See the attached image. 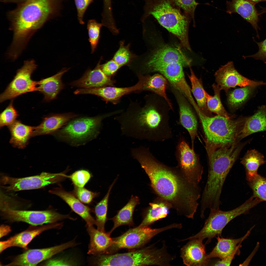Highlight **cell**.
Segmentation results:
<instances>
[{
    "label": "cell",
    "mask_w": 266,
    "mask_h": 266,
    "mask_svg": "<svg viewBox=\"0 0 266 266\" xmlns=\"http://www.w3.org/2000/svg\"><path fill=\"white\" fill-rule=\"evenodd\" d=\"M62 226V223L50 224L18 233L7 240L0 242V253L7 248L11 247H17L27 249L28 244L35 237L42 232L50 229L61 228Z\"/></svg>",
    "instance_id": "22"
},
{
    "label": "cell",
    "mask_w": 266,
    "mask_h": 266,
    "mask_svg": "<svg viewBox=\"0 0 266 266\" xmlns=\"http://www.w3.org/2000/svg\"><path fill=\"white\" fill-rule=\"evenodd\" d=\"M121 67L112 59L100 65L101 69L103 72L110 77L114 75Z\"/></svg>",
    "instance_id": "48"
},
{
    "label": "cell",
    "mask_w": 266,
    "mask_h": 266,
    "mask_svg": "<svg viewBox=\"0 0 266 266\" xmlns=\"http://www.w3.org/2000/svg\"><path fill=\"white\" fill-rule=\"evenodd\" d=\"M266 163L264 155L255 149L248 150L241 159V163L246 171L247 180L249 182L258 175L259 167Z\"/></svg>",
    "instance_id": "33"
},
{
    "label": "cell",
    "mask_w": 266,
    "mask_h": 266,
    "mask_svg": "<svg viewBox=\"0 0 266 266\" xmlns=\"http://www.w3.org/2000/svg\"><path fill=\"white\" fill-rule=\"evenodd\" d=\"M69 178L76 187H83L90 179L91 175L87 171L81 170L75 171Z\"/></svg>",
    "instance_id": "44"
},
{
    "label": "cell",
    "mask_w": 266,
    "mask_h": 266,
    "mask_svg": "<svg viewBox=\"0 0 266 266\" xmlns=\"http://www.w3.org/2000/svg\"><path fill=\"white\" fill-rule=\"evenodd\" d=\"M178 223H174L159 228L139 226L131 228L117 237L112 238L113 243L105 254H112L122 249H135L143 246L154 237L163 232L178 229Z\"/></svg>",
    "instance_id": "11"
},
{
    "label": "cell",
    "mask_w": 266,
    "mask_h": 266,
    "mask_svg": "<svg viewBox=\"0 0 266 266\" xmlns=\"http://www.w3.org/2000/svg\"><path fill=\"white\" fill-rule=\"evenodd\" d=\"M139 203V198L132 195L128 203L118 211L116 215L110 219L114 223L113 227L109 232L110 234L120 226L133 225V213L135 207Z\"/></svg>",
    "instance_id": "34"
},
{
    "label": "cell",
    "mask_w": 266,
    "mask_h": 266,
    "mask_svg": "<svg viewBox=\"0 0 266 266\" xmlns=\"http://www.w3.org/2000/svg\"><path fill=\"white\" fill-rule=\"evenodd\" d=\"M75 195L78 199L82 203L88 204L97 195V193H94L83 187L76 186L75 189Z\"/></svg>",
    "instance_id": "47"
},
{
    "label": "cell",
    "mask_w": 266,
    "mask_h": 266,
    "mask_svg": "<svg viewBox=\"0 0 266 266\" xmlns=\"http://www.w3.org/2000/svg\"><path fill=\"white\" fill-rule=\"evenodd\" d=\"M266 131V105L259 107L252 115L247 117L239 137L240 141L253 133Z\"/></svg>",
    "instance_id": "31"
},
{
    "label": "cell",
    "mask_w": 266,
    "mask_h": 266,
    "mask_svg": "<svg viewBox=\"0 0 266 266\" xmlns=\"http://www.w3.org/2000/svg\"><path fill=\"white\" fill-rule=\"evenodd\" d=\"M11 231L10 226L4 225H1L0 227V238L7 235Z\"/></svg>",
    "instance_id": "52"
},
{
    "label": "cell",
    "mask_w": 266,
    "mask_h": 266,
    "mask_svg": "<svg viewBox=\"0 0 266 266\" xmlns=\"http://www.w3.org/2000/svg\"><path fill=\"white\" fill-rule=\"evenodd\" d=\"M138 79L142 85V91H147L154 93L163 97L168 105L173 109L172 104L167 97L166 89L167 84V80L161 75L155 74L153 75H137Z\"/></svg>",
    "instance_id": "28"
},
{
    "label": "cell",
    "mask_w": 266,
    "mask_h": 266,
    "mask_svg": "<svg viewBox=\"0 0 266 266\" xmlns=\"http://www.w3.org/2000/svg\"><path fill=\"white\" fill-rule=\"evenodd\" d=\"M261 202L253 195L243 204L232 210L224 211L219 209L210 211L201 230L185 240L197 239L203 240L206 239V243L208 244L214 238L221 235L223 229L230 221L239 216L248 213L251 209Z\"/></svg>",
    "instance_id": "9"
},
{
    "label": "cell",
    "mask_w": 266,
    "mask_h": 266,
    "mask_svg": "<svg viewBox=\"0 0 266 266\" xmlns=\"http://www.w3.org/2000/svg\"><path fill=\"white\" fill-rule=\"evenodd\" d=\"M77 245L74 241L72 240L49 248L29 249L17 256L12 262L6 266H35L40 262Z\"/></svg>",
    "instance_id": "17"
},
{
    "label": "cell",
    "mask_w": 266,
    "mask_h": 266,
    "mask_svg": "<svg viewBox=\"0 0 266 266\" xmlns=\"http://www.w3.org/2000/svg\"><path fill=\"white\" fill-rule=\"evenodd\" d=\"M2 205L1 209L2 214L6 218L13 221L25 222L33 225L54 223L66 219H75L69 215L61 214L51 210H20L12 208L6 203Z\"/></svg>",
    "instance_id": "14"
},
{
    "label": "cell",
    "mask_w": 266,
    "mask_h": 266,
    "mask_svg": "<svg viewBox=\"0 0 266 266\" xmlns=\"http://www.w3.org/2000/svg\"><path fill=\"white\" fill-rule=\"evenodd\" d=\"M254 87L246 86L236 89L230 93L228 97L229 105L234 108L237 107L243 104L252 93Z\"/></svg>",
    "instance_id": "39"
},
{
    "label": "cell",
    "mask_w": 266,
    "mask_h": 266,
    "mask_svg": "<svg viewBox=\"0 0 266 266\" xmlns=\"http://www.w3.org/2000/svg\"><path fill=\"white\" fill-rule=\"evenodd\" d=\"M49 192L63 200L74 212L84 220L86 226L96 225V220L91 214L90 209L83 204L72 194L60 188H55L50 190Z\"/></svg>",
    "instance_id": "25"
},
{
    "label": "cell",
    "mask_w": 266,
    "mask_h": 266,
    "mask_svg": "<svg viewBox=\"0 0 266 266\" xmlns=\"http://www.w3.org/2000/svg\"><path fill=\"white\" fill-rule=\"evenodd\" d=\"M86 227L90 238L88 253L95 256L105 254L113 243L111 234L96 229L93 225Z\"/></svg>",
    "instance_id": "26"
},
{
    "label": "cell",
    "mask_w": 266,
    "mask_h": 266,
    "mask_svg": "<svg viewBox=\"0 0 266 266\" xmlns=\"http://www.w3.org/2000/svg\"><path fill=\"white\" fill-rule=\"evenodd\" d=\"M103 25L94 19L88 20L87 24L89 41L90 44L91 53H93L97 47L100 37L101 29Z\"/></svg>",
    "instance_id": "40"
},
{
    "label": "cell",
    "mask_w": 266,
    "mask_h": 266,
    "mask_svg": "<svg viewBox=\"0 0 266 266\" xmlns=\"http://www.w3.org/2000/svg\"><path fill=\"white\" fill-rule=\"evenodd\" d=\"M191 62L179 49L167 46L155 50L144 58L137 55L129 67L137 75H144L152 72L156 67L166 64L179 63L185 66H190Z\"/></svg>",
    "instance_id": "10"
},
{
    "label": "cell",
    "mask_w": 266,
    "mask_h": 266,
    "mask_svg": "<svg viewBox=\"0 0 266 266\" xmlns=\"http://www.w3.org/2000/svg\"><path fill=\"white\" fill-rule=\"evenodd\" d=\"M68 70L65 68L55 75L38 81L37 91L44 95V100L49 101L56 98L64 87L62 77Z\"/></svg>",
    "instance_id": "27"
},
{
    "label": "cell",
    "mask_w": 266,
    "mask_h": 266,
    "mask_svg": "<svg viewBox=\"0 0 266 266\" xmlns=\"http://www.w3.org/2000/svg\"><path fill=\"white\" fill-rule=\"evenodd\" d=\"M18 115V112L13 105L12 100L0 114V128L8 126L13 124L16 120Z\"/></svg>",
    "instance_id": "42"
},
{
    "label": "cell",
    "mask_w": 266,
    "mask_h": 266,
    "mask_svg": "<svg viewBox=\"0 0 266 266\" xmlns=\"http://www.w3.org/2000/svg\"><path fill=\"white\" fill-rule=\"evenodd\" d=\"M37 67L33 60L26 61L17 71L12 81L0 96V102L13 100L23 94L37 91L38 81L33 80L31 75Z\"/></svg>",
    "instance_id": "13"
},
{
    "label": "cell",
    "mask_w": 266,
    "mask_h": 266,
    "mask_svg": "<svg viewBox=\"0 0 266 266\" xmlns=\"http://www.w3.org/2000/svg\"><path fill=\"white\" fill-rule=\"evenodd\" d=\"M94 258L93 264L98 266H167L172 260L165 243L160 247L152 245L126 253L98 255Z\"/></svg>",
    "instance_id": "7"
},
{
    "label": "cell",
    "mask_w": 266,
    "mask_h": 266,
    "mask_svg": "<svg viewBox=\"0 0 266 266\" xmlns=\"http://www.w3.org/2000/svg\"><path fill=\"white\" fill-rule=\"evenodd\" d=\"M71 264L64 259H54L48 261L45 264L46 266H70Z\"/></svg>",
    "instance_id": "51"
},
{
    "label": "cell",
    "mask_w": 266,
    "mask_h": 266,
    "mask_svg": "<svg viewBox=\"0 0 266 266\" xmlns=\"http://www.w3.org/2000/svg\"><path fill=\"white\" fill-rule=\"evenodd\" d=\"M130 44L125 45L124 40L120 41L119 48L112 58L121 67L126 65L128 66L137 56L130 51Z\"/></svg>",
    "instance_id": "38"
},
{
    "label": "cell",
    "mask_w": 266,
    "mask_h": 266,
    "mask_svg": "<svg viewBox=\"0 0 266 266\" xmlns=\"http://www.w3.org/2000/svg\"><path fill=\"white\" fill-rule=\"evenodd\" d=\"M64 0H30L9 12L12 45L23 48L32 34L50 18L60 15Z\"/></svg>",
    "instance_id": "3"
},
{
    "label": "cell",
    "mask_w": 266,
    "mask_h": 266,
    "mask_svg": "<svg viewBox=\"0 0 266 266\" xmlns=\"http://www.w3.org/2000/svg\"><path fill=\"white\" fill-rule=\"evenodd\" d=\"M116 179H115L110 186L104 197L97 204L95 207L96 225L97 227V229L100 231H105V226L107 220V213L109 197L111 189Z\"/></svg>",
    "instance_id": "37"
},
{
    "label": "cell",
    "mask_w": 266,
    "mask_h": 266,
    "mask_svg": "<svg viewBox=\"0 0 266 266\" xmlns=\"http://www.w3.org/2000/svg\"><path fill=\"white\" fill-rule=\"evenodd\" d=\"M217 85L221 90L227 92L237 86L254 87L266 85V82L256 81L248 79L240 74L235 69L233 62L230 61L219 68L215 74Z\"/></svg>",
    "instance_id": "16"
},
{
    "label": "cell",
    "mask_w": 266,
    "mask_h": 266,
    "mask_svg": "<svg viewBox=\"0 0 266 266\" xmlns=\"http://www.w3.org/2000/svg\"><path fill=\"white\" fill-rule=\"evenodd\" d=\"M175 4L194 22L195 12L199 3L195 0H173Z\"/></svg>",
    "instance_id": "43"
},
{
    "label": "cell",
    "mask_w": 266,
    "mask_h": 266,
    "mask_svg": "<svg viewBox=\"0 0 266 266\" xmlns=\"http://www.w3.org/2000/svg\"><path fill=\"white\" fill-rule=\"evenodd\" d=\"M248 141L220 148L216 150L209 159V168L206 183L201 196L207 203L217 204L221 202L220 197L224 184L232 167Z\"/></svg>",
    "instance_id": "4"
},
{
    "label": "cell",
    "mask_w": 266,
    "mask_h": 266,
    "mask_svg": "<svg viewBox=\"0 0 266 266\" xmlns=\"http://www.w3.org/2000/svg\"><path fill=\"white\" fill-rule=\"evenodd\" d=\"M142 85L138 81L135 84L130 87H117L114 86L88 88H81L74 92L75 94H89L94 95L101 97L106 102L114 104L117 103L123 96L133 93L141 92Z\"/></svg>",
    "instance_id": "18"
},
{
    "label": "cell",
    "mask_w": 266,
    "mask_h": 266,
    "mask_svg": "<svg viewBox=\"0 0 266 266\" xmlns=\"http://www.w3.org/2000/svg\"><path fill=\"white\" fill-rule=\"evenodd\" d=\"M241 243L239 244L234 250L226 258L216 261L212 264L211 265L215 266H230L235 255L239 252V249L241 247Z\"/></svg>",
    "instance_id": "50"
},
{
    "label": "cell",
    "mask_w": 266,
    "mask_h": 266,
    "mask_svg": "<svg viewBox=\"0 0 266 266\" xmlns=\"http://www.w3.org/2000/svg\"><path fill=\"white\" fill-rule=\"evenodd\" d=\"M142 106L131 103L115 119L120 124L122 134L140 139L162 142L172 138V131L166 113L158 110L149 101Z\"/></svg>",
    "instance_id": "2"
},
{
    "label": "cell",
    "mask_w": 266,
    "mask_h": 266,
    "mask_svg": "<svg viewBox=\"0 0 266 266\" xmlns=\"http://www.w3.org/2000/svg\"><path fill=\"white\" fill-rule=\"evenodd\" d=\"M4 2H13L20 3V4L30 0H1Z\"/></svg>",
    "instance_id": "53"
},
{
    "label": "cell",
    "mask_w": 266,
    "mask_h": 266,
    "mask_svg": "<svg viewBox=\"0 0 266 266\" xmlns=\"http://www.w3.org/2000/svg\"><path fill=\"white\" fill-rule=\"evenodd\" d=\"M149 204L150 206L138 226L140 227L148 226L156 221L165 217L169 210L172 208L167 202L158 197L154 202L149 203Z\"/></svg>",
    "instance_id": "32"
},
{
    "label": "cell",
    "mask_w": 266,
    "mask_h": 266,
    "mask_svg": "<svg viewBox=\"0 0 266 266\" xmlns=\"http://www.w3.org/2000/svg\"><path fill=\"white\" fill-rule=\"evenodd\" d=\"M103 6L101 14V22L103 23L110 25L115 22L113 15L111 0H103Z\"/></svg>",
    "instance_id": "45"
},
{
    "label": "cell",
    "mask_w": 266,
    "mask_h": 266,
    "mask_svg": "<svg viewBox=\"0 0 266 266\" xmlns=\"http://www.w3.org/2000/svg\"><path fill=\"white\" fill-rule=\"evenodd\" d=\"M255 4L260 2L266 1V0H248Z\"/></svg>",
    "instance_id": "54"
},
{
    "label": "cell",
    "mask_w": 266,
    "mask_h": 266,
    "mask_svg": "<svg viewBox=\"0 0 266 266\" xmlns=\"http://www.w3.org/2000/svg\"><path fill=\"white\" fill-rule=\"evenodd\" d=\"M248 183L253 191V195L262 201H266V178L258 174Z\"/></svg>",
    "instance_id": "41"
},
{
    "label": "cell",
    "mask_w": 266,
    "mask_h": 266,
    "mask_svg": "<svg viewBox=\"0 0 266 266\" xmlns=\"http://www.w3.org/2000/svg\"><path fill=\"white\" fill-rule=\"evenodd\" d=\"M133 157L147 174L158 197L169 203L178 215L193 219L201 196L199 186L189 183L177 166L170 167L160 161L148 148L137 149Z\"/></svg>",
    "instance_id": "1"
},
{
    "label": "cell",
    "mask_w": 266,
    "mask_h": 266,
    "mask_svg": "<svg viewBox=\"0 0 266 266\" xmlns=\"http://www.w3.org/2000/svg\"><path fill=\"white\" fill-rule=\"evenodd\" d=\"M196 111L203 130L209 159L216 150L240 142L239 137L247 117L234 119L218 115L210 116L199 107Z\"/></svg>",
    "instance_id": "5"
},
{
    "label": "cell",
    "mask_w": 266,
    "mask_h": 266,
    "mask_svg": "<svg viewBox=\"0 0 266 266\" xmlns=\"http://www.w3.org/2000/svg\"><path fill=\"white\" fill-rule=\"evenodd\" d=\"M144 0L142 21L152 16L161 26L178 38L184 48L191 51L188 37L190 18L182 12L173 0Z\"/></svg>",
    "instance_id": "6"
},
{
    "label": "cell",
    "mask_w": 266,
    "mask_h": 266,
    "mask_svg": "<svg viewBox=\"0 0 266 266\" xmlns=\"http://www.w3.org/2000/svg\"><path fill=\"white\" fill-rule=\"evenodd\" d=\"M190 74L188 75L191 85V91L197 101V105L201 110L206 115H208V110L206 104V99L202 84L199 79L195 75L193 71L190 66Z\"/></svg>",
    "instance_id": "36"
},
{
    "label": "cell",
    "mask_w": 266,
    "mask_h": 266,
    "mask_svg": "<svg viewBox=\"0 0 266 266\" xmlns=\"http://www.w3.org/2000/svg\"><path fill=\"white\" fill-rule=\"evenodd\" d=\"M172 88L179 107V123L188 132L191 138V148L194 149L195 140L198 135L196 118L186 98L178 90L173 87Z\"/></svg>",
    "instance_id": "19"
},
{
    "label": "cell",
    "mask_w": 266,
    "mask_h": 266,
    "mask_svg": "<svg viewBox=\"0 0 266 266\" xmlns=\"http://www.w3.org/2000/svg\"><path fill=\"white\" fill-rule=\"evenodd\" d=\"M226 12L230 15L237 13L250 23L258 34V14L255 4L248 0L227 1Z\"/></svg>",
    "instance_id": "24"
},
{
    "label": "cell",
    "mask_w": 266,
    "mask_h": 266,
    "mask_svg": "<svg viewBox=\"0 0 266 266\" xmlns=\"http://www.w3.org/2000/svg\"><path fill=\"white\" fill-rule=\"evenodd\" d=\"M256 43L259 48L258 51L247 57H252L256 60H260L266 63V38L262 41Z\"/></svg>",
    "instance_id": "49"
},
{
    "label": "cell",
    "mask_w": 266,
    "mask_h": 266,
    "mask_svg": "<svg viewBox=\"0 0 266 266\" xmlns=\"http://www.w3.org/2000/svg\"><path fill=\"white\" fill-rule=\"evenodd\" d=\"M118 113L117 110L95 117L72 119L54 133V136L73 146L84 144L96 137L103 119Z\"/></svg>",
    "instance_id": "8"
},
{
    "label": "cell",
    "mask_w": 266,
    "mask_h": 266,
    "mask_svg": "<svg viewBox=\"0 0 266 266\" xmlns=\"http://www.w3.org/2000/svg\"><path fill=\"white\" fill-rule=\"evenodd\" d=\"M263 12L264 13L266 12V8H263Z\"/></svg>",
    "instance_id": "55"
},
{
    "label": "cell",
    "mask_w": 266,
    "mask_h": 266,
    "mask_svg": "<svg viewBox=\"0 0 266 266\" xmlns=\"http://www.w3.org/2000/svg\"><path fill=\"white\" fill-rule=\"evenodd\" d=\"M255 227H252L243 236L237 239H231L216 237L217 243L211 251L207 254V258L210 259L217 258L220 259L224 258L231 254L238 245L247 238Z\"/></svg>",
    "instance_id": "29"
},
{
    "label": "cell",
    "mask_w": 266,
    "mask_h": 266,
    "mask_svg": "<svg viewBox=\"0 0 266 266\" xmlns=\"http://www.w3.org/2000/svg\"><path fill=\"white\" fill-rule=\"evenodd\" d=\"M203 240L197 239L189 240L180 249L183 264L188 266H207L210 264L207 259Z\"/></svg>",
    "instance_id": "20"
},
{
    "label": "cell",
    "mask_w": 266,
    "mask_h": 266,
    "mask_svg": "<svg viewBox=\"0 0 266 266\" xmlns=\"http://www.w3.org/2000/svg\"><path fill=\"white\" fill-rule=\"evenodd\" d=\"M59 174L43 172L40 175L21 178L2 175L0 177L2 187L7 191L40 188L56 182Z\"/></svg>",
    "instance_id": "15"
},
{
    "label": "cell",
    "mask_w": 266,
    "mask_h": 266,
    "mask_svg": "<svg viewBox=\"0 0 266 266\" xmlns=\"http://www.w3.org/2000/svg\"><path fill=\"white\" fill-rule=\"evenodd\" d=\"M212 87L214 91L213 96L210 95L204 91L207 105L209 111L228 118H233V116L227 112L222 104L220 98L221 90L219 87L215 83L213 85Z\"/></svg>",
    "instance_id": "35"
},
{
    "label": "cell",
    "mask_w": 266,
    "mask_h": 266,
    "mask_svg": "<svg viewBox=\"0 0 266 266\" xmlns=\"http://www.w3.org/2000/svg\"><path fill=\"white\" fill-rule=\"evenodd\" d=\"M77 115L72 113L50 115L44 117L41 123L35 127L32 137L54 134Z\"/></svg>",
    "instance_id": "23"
},
{
    "label": "cell",
    "mask_w": 266,
    "mask_h": 266,
    "mask_svg": "<svg viewBox=\"0 0 266 266\" xmlns=\"http://www.w3.org/2000/svg\"><path fill=\"white\" fill-rule=\"evenodd\" d=\"M76 7L77 18L80 23L84 24L83 17L84 14L89 5L95 0H74Z\"/></svg>",
    "instance_id": "46"
},
{
    "label": "cell",
    "mask_w": 266,
    "mask_h": 266,
    "mask_svg": "<svg viewBox=\"0 0 266 266\" xmlns=\"http://www.w3.org/2000/svg\"><path fill=\"white\" fill-rule=\"evenodd\" d=\"M11 134L10 143L14 147L19 149L26 147L32 137L35 127L25 125L16 120L8 126Z\"/></svg>",
    "instance_id": "30"
},
{
    "label": "cell",
    "mask_w": 266,
    "mask_h": 266,
    "mask_svg": "<svg viewBox=\"0 0 266 266\" xmlns=\"http://www.w3.org/2000/svg\"><path fill=\"white\" fill-rule=\"evenodd\" d=\"M175 154L177 166L183 176L190 183L199 186L203 167L200 164L199 156L182 136H180L178 140Z\"/></svg>",
    "instance_id": "12"
},
{
    "label": "cell",
    "mask_w": 266,
    "mask_h": 266,
    "mask_svg": "<svg viewBox=\"0 0 266 266\" xmlns=\"http://www.w3.org/2000/svg\"></svg>",
    "instance_id": "56"
},
{
    "label": "cell",
    "mask_w": 266,
    "mask_h": 266,
    "mask_svg": "<svg viewBox=\"0 0 266 266\" xmlns=\"http://www.w3.org/2000/svg\"><path fill=\"white\" fill-rule=\"evenodd\" d=\"M102 59L101 57L95 68L87 70L82 77L71 83L70 85L82 88L114 86L115 81L105 75L101 69Z\"/></svg>",
    "instance_id": "21"
}]
</instances>
